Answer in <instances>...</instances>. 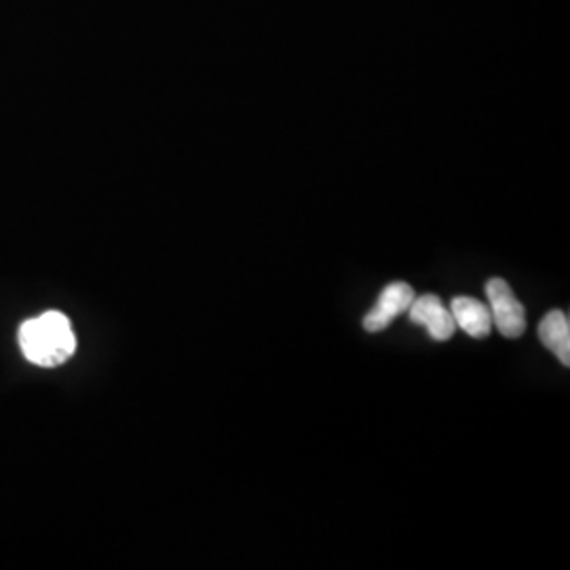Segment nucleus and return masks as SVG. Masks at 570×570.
<instances>
[{"label":"nucleus","mask_w":570,"mask_h":570,"mask_svg":"<svg viewBox=\"0 0 570 570\" xmlns=\"http://www.w3.org/2000/svg\"><path fill=\"white\" fill-rule=\"evenodd\" d=\"M20 346L28 362L42 367L60 366L77 351V338L68 317L60 311L42 313L20 327Z\"/></svg>","instance_id":"f257e3e1"},{"label":"nucleus","mask_w":570,"mask_h":570,"mask_svg":"<svg viewBox=\"0 0 570 570\" xmlns=\"http://www.w3.org/2000/svg\"><path fill=\"white\" fill-rule=\"evenodd\" d=\"M487 296L490 301L492 326H497V330L505 338H520L527 330V313H524L522 303L515 298L508 282H503L499 277L489 279Z\"/></svg>","instance_id":"f03ea898"},{"label":"nucleus","mask_w":570,"mask_h":570,"mask_svg":"<svg viewBox=\"0 0 570 570\" xmlns=\"http://www.w3.org/2000/svg\"><path fill=\"white\" fill-rule=\"evenodd\" d=\"M406 313L410 315L412 324L425 327L429 336L438 343L450 341L456 332L450 308H446L435 294H425L421 298H414Z\"/></svg>","instance_id":"7ed1b4c3"},{"label":"nucleus","mask_w":570,"mask_h":570,"mask_svg":"<svg viewBox=\"0 0 570 570\" xmlns=\"http://www.w3.org/2000/svg\"><path fill=\"white\" fill-rule=\"evenodd\" d=\"M414 298H416V294L410 285L402 284V282L387 285L381 292L379 303L364 317V327L367 332H383L395 317L406 313Z\"/></svg>","instance_id":"20e7f679"},{"label":"nucleus","mask_w":570,"mask_h":570,"mask_svg":"<svg viewBox=\"0 0 570 570\" xmlns=\"http://www.w3.org/2000/svg\"><path fill=\"white\" fill-rule=\"evenodd\" d=\"M450 313H452L454 326L468 332L471 338H487L492 330L489 306L475 298H469V296L452 298Z\"/></svg>","instance_id":"39448f33"},{"label":"nucleus","mask_w":570,"mask_h":570,"mask_svg":"<svg viewBox=\"0 0 570 570\" xmlns=\"http://www.w3.org/2000/svg\"><path fill=\"white\" fill-rule=\"evenodd\" d=\"M539 338L562 366H570V320L567 313L558 308L550 311L539 324Z\"/></svg>","instance_id":"423d86ee"}]
</instances>
